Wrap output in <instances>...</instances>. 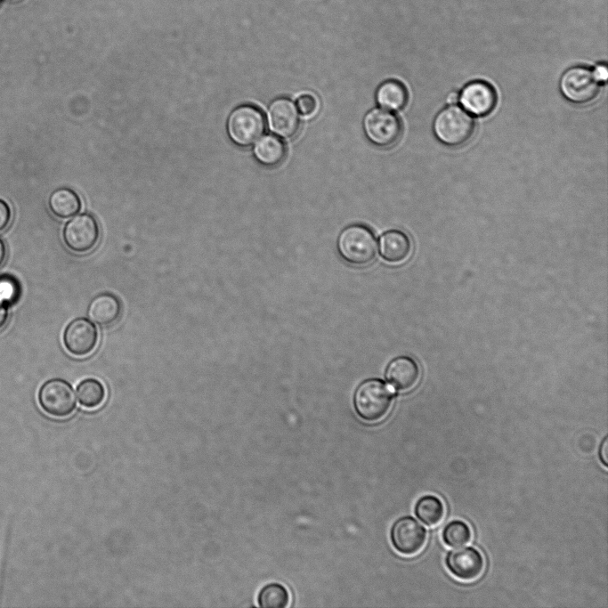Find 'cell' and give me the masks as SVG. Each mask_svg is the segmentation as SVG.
<instances>
[{"label":"cell","instance_id":"obj_1","mask_svg":"<svg viewBox=\"0 0 608 608\" xmlns=\"http://www.w3.org/2000/svg\"><path fill=\"white\" fill-rule=\"evenodd\" d=\"M472 117L456 105L442 109L434 118L433 130L444 145L458 147L466 143L474 132Z\"/></svg>","mask_w":608,"mask_h":608},{"label":"cell","instance_id":"obj_2","mask_svg":"<svg viewBox=\"0 0 608 608\" xmlns=\"http://www.w3.org/2000/svg\"><path fill=\"white\" fill-rule=\"evenodd\" d=\"M393 392L383 381L369 379L356 390L353 405L357 414L365 421L376 422L389 411Z\"/></svg>","mask_w":608,"mask_h":608},{"label":"cell","instance_id":"obj_3","mask_svg":"<svg viewBox=\"0 0 608 608\" xmlns=\"http://www.w3.org/2000/svg\"><path fill=\"white\" fill-rule=\"evenodd\" d=\"M337 248L347 263L362 266L375 258L377 244L373 233L365 226L351 225L339 235Z\"/></svg>","mask_w":608,"mask_h":608},{"label":"cell","instance_id":"obj_4","mask_svg":"<svg viewBox=\"0 0 608 608\" xmlns=\"http://www.w3.org/2000/svg\"><path fill=\"white\" fill-rule=\"evenodd\" d=\"M265 126L263 113L251 105H241L231 111L227 131L231 141L239 146H249L263 134Z\"/></svg>","mask_w":608,"mask_h":608},{"label":"cell","instance_id":"obj_5","mask_svg":"<svg viewBox=\"0 0 608 608\" xmlns=\"http://www.w3.org/2000/svg\"><path fill=\"white\" fill-rule=\"evenodd\" d=\"M559 88L567 101L583 105L596 98L600 85L589 68L579 65L568 69L562 75Z\"/></svg>","mask_w":608,"mask_h":608},{"label":"cell","instance_id":"obj_6","mask_svg":"<svg viewBox=\"0 0 608 608\" xmlns=\"http://www.w3.org/2000/svg\"><path fill=\"white\" fill-rule=\"evenodd\" d=\"M38 402L47 414L64 417L74 411L77 400L69 383L61 378H53L40 387Z\"/></svg>","mask_w":608,"mask_h":608},{"label":"cell","instance_id":"obj_7","mask_svg":"<svg viewBox=\"0 0 608 608\" xmlns=\"http://www.w3.org/2000/svg\"><path fill=\"white\" fill-rule=\"evenodd\" d=\"M363 128L368 139L380 147L393 145L401 133L399 118L391 111L381 108L373 109L365 115Z\"/></svg>","mask_w":608,"mask_h":608},{"label":"cell","instance_id":"obj_8","mask_svg":"<svg viewBox=\"0 0 608 608\" xmlns=\"http://www.w3.org/2000/svg\"><path fill=\"white\" fill-rule=\"evenodd\" d=\"M426 538V528L409 515L396 520L390 531L393 547L397 552L405 555L418 553L424 547Z\"/></svg>","mask_w":608,"mask_h":608},{"label":"cell","instance_id":"obj_9","mask_svg":"<svg viewBox=\"0 0 608 608\" xmlns=\"http://www.w3.org/2000/svg\"><path fill=\"white\" fill-rule=\"evenodd\" d=\"M100 236L96 220L88 214L75 216L67 223L63 230L66 246L76 253H86L93 249Z\"/></svg>","mask_w":608,"mask_h":608},{"label":"cell","instance_id":"obj_10","mask_svg":"<svg viewBox=\"0 0 608 608\" xmlns=\"http://www.w3.org/2000/svg\"><path fill=\"white\" fill-rule=\"evenodd\" d=\"M98 339L97 328L84 317L71 320L63 332V344L66 350L77 357L90 354L95 349Z\"/></svg>","mask_w":608,"mask_h":608},{"label":"cell","instance_id":"obj_11","mask_svg":"<svg viewBox=\"0 0 608 608\" xmlns=\"http://www.w3.org/2000/svg\"><path fill=\"white\" fill-rule=\"evenodd\" d=\"M484 558L474 547H464L449 551L445 565L449 572L461 581L477 580L484 570Z\"/></svg>","mask_w":608,"mask_h":608},{"label":"cell","instance_id":"obj_12","mask_svg":"<svg viewBox=\"0 0 608 608\" xmlns=\"http://www.w3.org/2000/svg\"><path fill=\"white\" fill-rule=\"evenodd\" d=\"M458 101L470 114L476 117H485L495 109L497 93L489 83L475 80L463 87L459 93Z\"/></svg>","mask_w":608,"mask_h":608},{"label":"cell","instance_id":"obj_13","mask_svg":"<svg viewBox=\"0 0 608 608\" xmlns=\"http://www.w3.org/2000/svg\"><path fill=\"white\" fill-rule=\"evenodd\" d=\"M267 120L270 130L280 137L293 136L299 127L297 109L288 98H278L271 102Z\"/></svg>","mask_w":608,"mask_h":608},{"label":"cell","instance_id":"obj_14","mask_svg":"<svg viewBox=\"0 0 608 608\" xmlns=\"http://www.w3.org/2000/svg\"><path fill=\"white\" fill-rule=\"evenodd\" d=\"M122 312L119 299L111 293L96 296L88 306V316L97 325L107 327L118 320Z\"/></svg>","mask_w":608,"mask_h":608},{"label":"cell","instance_id":"obj_15","mask_svg":"<svg viewBox=\"0 0 608 608\" xmlns=\"http://www.w3.org/2000/svg\"><path fill=\"white\" fill-rule=\"evenodd\" d=\"M419 369L409 357H398L393 360L386 370V379L398 391H408L418 381Z\"/></svg>","mask_w":608,"mask_h":608},{"label":"cell","instance_id":"obj_16","mask_svg":"<svg viewBox=\"0 0 608 608\" xmlns=\"http://www.w3.org/2000/svg\"><path fill=\"white\" fill-rule=\"evenodd\" d=\"M411 249L409 239L399 231H389L379 239L381 256L392 263H401L408 258Z\"/></svg>","mask_w":608,"mask_h":608},{"label":"cell","instance_id":"obj_17","mask_svg":"<svg viewBox=\"0 0 608 608\" xmlns=\"http://www.w3.org/2000/svg\"><path fill=\"white\" fill-rule=\"evenodd\" d=\"M254 155L264 166H273L280 164L285 155L283 142L272 134L262 135L254 146Z\"/></svg>","mask_w":608,"mask_h":608},{"label":"cell","instance_id":"obj_18","mask_svg":"<svg viewBox=\"0 0 608 608\" xmlns=\"http://www.w3.org/2000/svg\"><path fill=\"white\" fill-rule=\"evenodd\" d=\"M376 99L382 109L399 110L407 104L408 92L401 82L387 80L377 88Z\"/></svg>","mask_w":608,"mask_h":608},{"label":"cell","instance_id":"obj_19","mask_svg":"<svg viewBox=\"0 0 608 608\" xmlns=\"http://www.w3.org/2000/svg\"><path fill=\"white\" fill-rule=\"evenodd\" d=\"M81 202L75 191L68 188L54 191L49 198V207L60 218H69L78 213Z\"/></svg>","mask_w":608,"mask_h":608},{"label":"cell","instance_id":"obj_20","mask_svg":"<svg viewBox=\"0 0 608 608\" xmlns=\"http://www.w3.org/2000/svg\"><path fill=\"white\" fill-rule=\"evenodd\" d=\"M416 516L427 526H435L442 522L445 514L443 502L435 495H424L414 507Z\"/></svg>","mask_w":608,"mask_h":608},{"label":"cell","instance_id":"obj_21","mask_svg":"<svg viewBox=\"0 0 608 608\" xmlns=\"http://www.w3.org/2000/svg\"><path fill=\"white\" fill-rule=\"evenodd\" d=\"M77 395L81 406L86 409H94L103 402L106 391L99 380L89 377L77 385Z\"/></svg>","mask_w":608,"mask_h":608},{"label":"cell","instance_id":"obj_22","mask_svg":"<svg viewBox=\"0 0 608 608\" xmlns=\"http://www.w3.org/2000/svg\"><path fill=\"white\" fill-rule=\"evenodd\" d=\"M289 601L286 587L276 582L264 585L257 595V604L262 608H285Z\"/></svg>","mask_w":608,"mask_h":608},{"label":"cell","instance_id":"obj_23","mask_svg":"<svg viewBox=\"0 0 608 608\" xmlns=\"http://www.w3.org/2000/svg\"><path fill=\"white\" fill-rule=\"evenodd\" d=\"M442 537L443 542L449 547H462L470 542L472 531L466 522L452 520L443 527Z\"/></svg>","mask_w":608,"mask_h":608},{"label":"cell","instance_id":"obj_24","mask_svg":"<svg viewBox=\"0 0 608 608\" xmlns=\"http://www.w3.org/2000/svg\"><path fill=\"white\" fill-rule=\"evenodd\" d=\"M20 295L18 280L11 275H0V301L8 306L15 304Z\"/></svg>","mask_w":608,"mask_h":608},{"label":"cell","instance_id":"obj_25","mask_svg":"<svg viewBox=\"0 0 608 608\" xmlns=\"http://www.w3.org/2000/svg\"><path fill=\"white\" fill-rule=\"evenodd\" d=\"M296 107L301 115L307 117L316 112L318 102L312 94H303L296 100Z\"/></svg>","mask_w":608,"mask_h":608},{"label":"cell","instance_id":"obj_26","mask_svg":"<svg viewBox=\"0 0 608 608\" xmlns=\"http://www.w3.org/2000/svg\"><path fill=\"white\" fill-rule=\"evenodd\" d=\"M11 220V209L8 204L0 199V231L7 227Z\"/></svg>","mask_w":608,"mask_h":608},{"label":"cell","instance_id":"obj_27","mask_svg":"<svg viewBox=\"0 0 608 608\" xmlns=\"http://www.w3.org/2000/svg\"><path fill=\"white\" fill-rule=\"evenodd\" d=\"M600 462L604 467L608 466V437L605 436L600 443L598 450Z\"/></svg>","mask_w":608,"mask_h":608},{"label":"cell","instance_id":"obj_28","mask_svg":"<svg viewBox=\"0 0 608 608\" xmlns=\"http://www.w3.org/2000/svg\"><path fill=\"white\" fill-rule=\"evenodd\" d=\"M595 78L600 83H604L607 80L608 72L607 67L604 63H600L596 65L593 70Z\"/></svg>","mask_w":608,"mask_h":608},{"label":"cell","instance_id":"obj_29","mask_svg":"<svg viewBox=\"0 0 608 608\" xmlns=\"http://www.w3.org/2000/svg\"><path fill=\"white\" fill-rule=\"evenodd\" d=\"M8 320L7 305L0 301V329L4 328Z\"/></svg>","mask_w":608,"mask_h":608},{"label":"cell","instance_id":"obj_30","mask_svg":"<svg viewBox=\"0 0 608 608\" xmlns=\"http://www.w3.org/2000/svg\"><path fill=\"white\" fill-rule=\"evenodd\" d=\"M459 93L456 91L450 92L447 97L446 101L448 104L453 105L458 101Z\"/></svg>","mask_w":608,"mask_h":608},{"label":"cell","instance_id":"obj_31","mask_svg":"<svg viewBox=\"0 0 608 608\" xmlns=\"http://www.w3.org/2000/svg\"><path fill=\"white\" fill-rule=\"evenodd\" d=\"M5 255H6V251H5L4 244L3 241L0 239V265H1V264L3 263V262L4 261Z\"/></svg>","mask_w":608,"mask_h":608},{"label":"cell","instance_id":"obj_32","mask_svg":"<svg viewBox=\"0 0 608 608\" xmlns=\"http://www.w3.org/2000/svg\"><path fill=\"white\" fill-rule=\"evenodd\" d=\"M1 2H2V0H0V4H1Z\"/></svg>","mask_w":608,"mask_h":608}]
</instances>
